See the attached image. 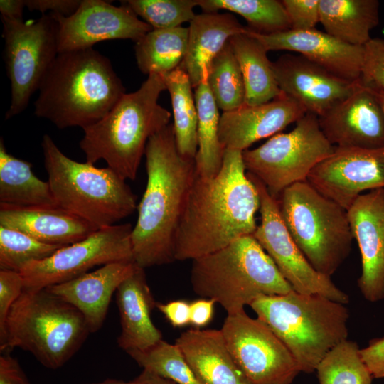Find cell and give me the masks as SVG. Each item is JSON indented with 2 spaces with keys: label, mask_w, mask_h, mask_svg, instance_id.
<instances>
[{
  "label": "cell",
  "mask_w": 384,
  "mask_h": 384,
  "mask_svg": "<svg viewBox=\"0 0 384 384\" xmlns=\"http://www.w3.org/2000/svg\"><path fill=\"white\" fill-rule=\"evenodd\" d=\"M190 281L196 294L215 300L227 315L244 311L259 297L294 290L252 235L193 260Z\"/></svg>",
  "instance_id": "8992f818"
},
{
  "label": "cell",
  "mask_w": 384,
  "mask_h": 384,
  "mask_svg": "<svg viewBox=\"0 0 384 384\" xmlns=\"http://www.w3.org/2000/svg\"><path fill=\"white\" fill-rule=\"evenodd\" d=\"M207 75V74H206ZM198 111V150L195 157L196 173L203 177L216 176L222 166L225 149L219 140L218 107L206 80L195 88Z\"/></svg>",
  "instance_id": "4dcf8cb0"
},
{
  "label": "cell",
  "mask_w": 384,
  "mask_h": 384,
  "mask_svg": "<svg viewBox=\"0 0 384 384\" xmlns=\"http://www.w3.org/2000/svg\"><path fill=\"white\" fill-rule=\"evenodd\" d=\"M250 306L284 343L300 371L312 373L323 358L347 339L349 312L345 304L294 290L261 296Z\"/></svg>",
  "instance_id": "5b68a950"
},
{
  "label": "cell",
  "mask_w": 384,
  "mask_h": 384,
  "mask_svg": "<svg viewBox=\"0 0 384 384\" xmlns=\"http://www.w3.org/2000/svg\"><path fill=\"white\" fill-rule=\"evenodd\" d=\"M358 344L346 339L333 348L316 368L319 384H372Z\"/></svg>",
  "instance_id": "e575fe53"
},
{
  "label": "cell",
  "mask_w": 384,
  "mask_h": 384,
  "mask_svg": "<svg viewBox=\"0 0 384 384\" xmlns=\"http://www.w3.org/2000/svg\"><path fill=\"white\" fill-rule=\"evenodd\" d=\"M363 47L360 82L370 89L384 90V39L372 38Z\"/></svg>",
  "instance_id": "f35d334b"
},
{
  "label": "cell",
  "mask_w": 384,
  "mask_h": 384,
  "mask_svg": "<svg viewBox=\"0 0 384 384\" xmlns=\"http://www.w3.org/2000/svg\"><path fill=\"white\" fill-rule=\"evenodd\" d=\"M58 22V53L87 49L107 40L135 43L153 28L126 5L102 0H82L71 16L53 14Z\"/></svg>",
  "instance_id": "2e32d148"
},
{
  "label": "cell",
  "mask_w": 384,
  "mask_h": 384,
  "mask_svg": "<svg viewBox=\"0 0 384 384\" xmlns=\"http://www.w3.org/2000/svg\"><path fill=\"white\" fill-rule=\"evenodd\" d=\"M239 64L245 87V103L257 105L270 102L282 91L277 82L267 50L247 28L229 39Z\"/></svg>",
  "instance_id": "83f0119b"
},
{
  "label": "cell",
  "mask_w": 384,
  "mask_h": 384,
  "mask_svg": "<svg viewBox=\"0 0 384 384\" xmlns=\"http://www.w3.org/2000/svg\"><path fill=\"white\" fill-rule=\"evenodd\" d=\"M132 383L133 384H176L171 380L145 369L132 380Z\"/></svg>",
  "instance_id": "c3c4849f"
},
{
  "label": "cell",
  "mask_w": 384,
  "mask_h": 384,
  "mask_svg": "<svg viewBox=\"0 0 384 384\" xmlns=\"http://www.w3.org/2000/svg\"><path fill=\"white\" fill-rule=\"evenodd\" d=\"M175 343L203 384H250L233 358L221 329H191Z\"/></svg>",
  "instance_id": "d4e9b609"
},
{
  "label": "cell",
  "mask_w": 384,
  "mask_h": 384,
  "mask_svg": "<svg viewBox=\"0 0 384 384\" xmlns=\"http://www.w3.org/2000/svg\"><path fill=\"white\" fill-rule=\"evenodd\" d=\"M127 353L144 369L176 384H203L176 343L161 339L148 348Z\"/></svg>",
  "instance_id": "d590c367"
},
{
  "label": "cell",
  "mask_w": 384,
  "mask_h": 384,
  "mask_svg": "<svg viewBox=\"0 0 384 384\" xmlns=\"http://www.w3.org/2000/svg\"><path fill=\"white\" fill-rule=\"evenodd\" d=\"M166 90L150 74L135 92L125 93L100 121L83 129L80 147L86 161L104 160L123 179L134 180L150 137L170 124L171 113L158 100Z\"/></svg>",
  "instance_id": "277c9868"
},
{
  "label": "cell",
  "mask_w": 384,
  "mask_h": 384,
  "mask_svg": "<svg viewBox=\"0 0 384 384\" xmlns=\"http://www.w3.org/2000/svg\"><path fill=\"white\" fill-rule=\"evenodd\" d=\"M318 119L322 132L336 147H384V110L373 91L360 80L349 96Z\"/></svg>",
  "instance_id": "ac0fdd59"
},
{
  "label": "cell",
  "mask_w": 384,
  "mask_h": 384,
  "mask_svg": "<svg viewBox=\"0 0 384 384\" xmlns=\"http://www.w3.org/2000/svg\"><path fill=\"white\" fill-rule=\"evenodd\" d=\"M63 247L0 225V269L19 272L27 264L43 260Z\"/></svg>",
  "instance_id": "8d00e7d4"
},
{
  "label": "cell",
  "mask_w": 384,
  "mask_h": 384,
  "mask_svg": "<svg viewBox=\"0 0 384 384\" xmlns=\"http://www.w3.org/2000/svg\"><path fill=\"white\" fill-rule=\"evenodd\" d=\"M132 229L130 223L102 228L43 260L27 264L19 272L24 288H46L78 277L95 266L134 262Z\"/></svg>",
  "instance_id": "7c38bea8"
},
{
  "label": "cell",
  "mask_w": 384,
  "mask_h": 384,
  "mask_svg": "<svg viewBox=\"0 0 384 384\" xmlns=\"http://www.w3.org/2000/svg\"><path fill=\"white\" fill-rule=\"evenodd\" d=\"M174 327H183L190 324V303L185 300H174L167 303H156V306Z\"/></svg>",
  "instance_id": "ee69618b"
},
{
  "label": "cell",
  "mask_w": 384,
  "mask_h": 384,
  "mask_svg": "<svg viewBox=\"0 0 384 384\" xmlns=\"http://www.w3.org/2000/svg\"><path fill=\"white\" fill-rule=\"evenodd\" d=\"M124 94L110 60L98 51L59 53L39 86L34 114L58 129H84L102 119Z\"/></svg>",
  "instance_id": "3957f363"
},
{
  "label": "cell",
  "mask_w": 384,
  "mask_h": 384,
  "mask_svg": "<svg viewBox=\"0 0 384 384\" xmlns=\"http://www.w3.org/2000/svg\"><path fill=\"white\" fill-rule=\"evenodd\" d=\"M93 384H133V383H132V380L129 382H125L123 380L109 379V380H106L102 382H100V383H93Z\"/></svg>",
  "instance_id": "681fc988"
},
{
  "label": "cell",
  "mask_w": 384,
  "mask_h": 384,
  "mask_svg": "<svg viewBox=\"0 0 384 384\" xmlns=\"http://www.w3.org/2000/svg\"><path fill=\"white\" fill-rule=\"evenodd\" d=\"M374 94L376 95L377 98L378 99L380 103L381 104L383 110H384V90H373L371 89Z\"/></svg>",
  "instance_id": "f907efd6"
},
{
  "label": "cell",
  "mask_w": 384,
  "mask_h": 384,
  "mask_svg": "<svg viewBox=\"0 0 384 384\" xmlns=\"http://www.w3.org/2000/svg\"><path fill=\"white\" fill-rule=\"evenodd\" d=\"M307 181L346 210L366 191L384 188V147H336L319 163Z\"/></svg>",
  "instance_id": "9a60e30c"
},
{
  "label": "cell",
  "mask_w": 384,
  "mask_h": 384,
  "mask_svg": "<svg viewBox=\"0 0 384 384\" xmlns=\"http://www.w3.org/2000/svg\"><path fill=\"white\" fill-rule=\"evenodd\" d=\"M306 112L293 98L282 93L266 103L243 105L223 112L220 117L218 135L224 149L244 151L255 142L278 134Z\"/></svg>",
  "instance_id": "44dd1931"
},
{
  "label": "cell",
  "mask_w": 384,
  "mask_h": 384,
  "mask_svg": "<svg viewBox=\"0 0 384 384\" xmlns=\"http://www.w3.org/2000/svg\"><path fill=\"white\" fill-rule=\"evenodd\" d=\"M127 6L153 29H169L190 22L196 16L198 0H128Z\"/></svg>",
  "instance_id": "74e56055"
},
{
  "label": "cell",
  "mask_w": 384,
  "mask_h": 384,
  "mask_svg": "<svg viewBox=\"0 0 384 384\" xmlns=\"http://www.w3.org/2000/svg\"><path fill=\"white\" fill-rule=\"evenodd\" d=\"M90 334L75 306L47 288H24L9 313L0 348H22L55 370L73 356Z\"/></svg>",
  "instance_id": "52a82bcc"
},
{
  "label": "cell",
  "mask_w": 384,
  "mask_h": 384,
  "mask_svg": "<svg viewBox=\"0 0 384 384\" xmlns=\"http://www.w3.org/2000/svg\"><path fill=\"white\" fill-rule=\"evenodd\" d=\"M120 316L119 348L126 352L148 348L162 339L151 320L156 302L148 285L144 269L137 267L116 291Z\"/></svg>",
  "instance_id": "cb8c5ba5"
},
{
  "label": "cell",
  "mask_w": 384,
  "mask_h": 384,
  "mask_svg": "<svg viewBox=\"0 0 384 384\" xmlns=\"http://www.w3.org/2000/svg\"><path fill=\"white\" fill-rule=\"evenodd\" d=\"M162 76L171 97L178 149L184 157L195 159L198 150V111L191 82L179 67Z\"/></svg>",
  "instance_id": "1f68e13d"
},
{
  "label": "cell",
  "mask_w": 384,
  "mask_h": 384,
  "mask_svg": "<svg viewBox=\"0 0 384 384\" xmlns=\"http://www.w3.org/2000/svg\"><path fill=\"white\" fill-rule=\"evenodd\" d=\"M26 7L31 11H38L42 14H49L63 17L71 16L79 7L80 0H24Z\"/></svg>",
  "instance_id": "7bdbcfd3"
},
{
  "label": "cell",
  "mask_w": 384,
  "mask_h": 384,
  "mask_svg": "<svg viewBox=\"0 0 384 384\" xmlns=\"http://www.w3.org/2000/svg\"><path fill=\"white\" fill-rule=\"evenodd\" d=\"M379 6L378 0H319V22L336 39L363 47L379 23Z\"/></svg>",
  "instance_id": "4316f807"
},
{
  "label": "cell",
  "mask_w": 384,
  "mask_h": 384,
  "mask_svg": "<svg viewBox=\"0 0 384 384\" xmlns=\"http://www.w3.org/2000/svg\"><path fill=\"white\" fill-rule=\"evenodd\" d=\"M247 31L267 51L294 52L341 78L360 80L364 47L351 46L316 28L290 29L269 35L255 33L248 28Z\"/></svg>",
  "instance_id": "ffe728a7"
},
{
  "label": "cell",
  "mask_w": 384,
  "mask_h": 384,
  "mask_svg": "<svg viewBox=\"0 0 384 384\" xmlns=\"http://www.w3.org/2000/svg\"><path fill=\"white\" fill-rule=\"evenodd\" d=\"M206 80L218 108L223 112L245 105V83L229 41L212 60Z\"/></svg>",
  "instance_id": "836d02e7"
},
{
  "label": "cell",
  "mask_w": 384,
  "mask_h": 384,
  "mask_svg": "<svg viewBox=\"0 0 384 384\" xmlns=\"http://www.w3.org/2000/svg\"><path fill=\"white\" fill-rule=\"evenodd\" d=\"M0 204L18 207L58 206L48 181L38 178L32 164L7 152L0 139Z\"/></svg>",
  "instance_id": "f1b7e54d"
},
{
  "label": "cell",
  "mask_w": 384,
  "mask_h": 384,
  "mask_svg": "<svg viewBox=\"0 0 384 384\" xmlns=\"http://www.w3.org/2000/svg\"><path fill=\"white\" fill-rule=\"evenodd\" d=\"M144 155L147 183L131 236L134 261L144 269L175 261L174 235L196 174L195 159L178 149L173 124L150 137Z\"/></svg>",
  "instance_id": "7a4b0ae2"
},
{
  "label": "cell",
  "mask_w": 384,
  "mask_h": 384,
  "mask_svg": "<svg viewBox=\"0 0 384 384\" xmlns=\"http://www.w3.org/2000/svg\"><path fill=\"white\" fill-rule=\"evenodd\" d=\"M272 66L280 90L318 117L349 96L359 82L341 78L299 54H284Z\"/></svg>",
  "instance_id": "e0dca14e"
},
{
  "label": "cell",
  "mask_w": 384,
  "mask_h": 384,
  "mask_svg": "<svg viewBox=\"0 0 384 384\" xmlns=\"http://www.w3.org/2000/svg\"><path fill=\"white\" fill-rule=\"evenodd\" d=\"M26 7L24 0H1V17L10 19H23V10Z\"/></svg>",
  "instance_id": "7dc6e473"
},
{
  "label": "cell",
  "mask_w": 384,
  "mask_h": 384,
  "mask_svg": "<svg viewBox=\"0 0 384 384\" xmlns=\"http://www.w3.org/2000/svg\"><path fill=\"white\" fill-rule=\"evenodd\" d=\"M227 346L250 384H291L300 369L293 356L261 320L244 311L227 315L222 328Z\"/></svg>",
  "instance_id": "5bb4252c"
},
{
  "label": "cell",
  "mask_w": 384,
  "mask_h": 384,
  "mask_svg": "<svg viewBox=\"0 0 384 384\" xmlns=\"http://www.w3.org/2000/svg\"><path fill=\"white\" fill-rule=\"evenodd\" d=\"M205 13L225 9L242 16L248 28L264 35L291 29L290 22L282 3L278 0H198Z\"/></svg>",
  "instance_id": "d6a6232c"
},
{
  "label": "cell",
  "mask_w": 384,
  "mask_h": 384,
  "mask_svg": "<svg viewBox=\"0 0 384 384\" xmlns=\"http://www.w3.org/2000/svg\"><path fill=\"white\" fill-rule=\"evenodd\" d=\"M291 29H314L320 21L319 0H282Z\"/></svg>",
  "instance_id": "ab89813d"
},
{
  "label": "cell",
  "mask_w": 384,
  "mask_h": 384,
  "mask_svg": "<svg viewBox=\"0 0 384 384\" xmlns=\"http://www.w3.org/2000/svg\"><path fill=\"white\" fill-rule=\"evenodd\" d=\"M23 289V280L18 272L0 270V338L4 334L9 313Z\"/></svg>",
  "instance_id": "60d3db41"
},
{
  "label": "cell",
  "mask_w": 384,
  "mask_h": 384,
  "mask_svg": "<svg viewBox=\"0 0 384 384\" xmlns=\"http://www.w3.org/2000/svg\"><path fill=\"white\" fill-rule=\"evenodd\" d=\"M136 267L134 262H112L46 288L75 306L84 316L90 333H93L102 327L112 294Z\"/></svg>",
  "instance_id": "7402d4cb"
},
{
  "label": "cell",
  "mask_w": 384,
  "mask_h": 384,
  "mask_svg": "<svg viewBox=\"0 0 384 384\" xmlns=\"http://www.w3.org/2000/svg\"><path fill=\"white\" fill-rule=\"evenodd\" d=\"M4 56L11 82V104L5 119L23 112L58 54V22L51 14L36 19L1 17Z\"/></svg>",
  "instance_id": "8fae6325"
},
{
  "label": "cell",
  "mask_w": 384,
  "mask_h": 384,
  "mask_svg": "<svg viewBox=\"0 0 384 384\" xmlns=\"http://www.w3.org/2000/svg\"><path fill=\"white\" fill-rule=\"evenodd\" d=\"M0 384H30L18 361L8 353L0 356Z\"/></svg>",
  "instance_id": "f6af8a7d"
},
{
  "label": "cell",
  "mask_w": 384,
  "mask_h": 384,
  "mask_svg": "<svg viewBox=\"0 0 384 384\" xmlns=\"http://www.w3.org/2000/svg\"><path fill=\"white\" fill-rule=\"evenodd\" d=\"M277 200L299 250L318 272L331 277L351 250L353 236L347 210L308 181L289 186Z\"/></svg>",
  "instance_id": "9c48e42d"
},
{
  "label": "cell",
  "mask_w": 384,
  "mask_h": 384,
  "mask_svg": "<svg viewBox=\"0 0 384 384\" xmlns=\"http://www.w3.org/2000/svg\"><path fill=\"white\" fill-rule=\"evenodd\" d=\"M48 181L58 206L97 229L116 225L137 208V196L109 167L65 156L48 134L41 141Z\"/></svg>",
  "instance_id": "ba28073f"
},
{
  "label": "cell",
  "mask_w": 384,
  "mask_h": 384,
  "mask_svg": "<svg viewBox=\"0 0 384 384\" xmlns=\"http://www.w3.org/2000/svg\"><path fill=\"white\" fill-rule=\"evenodd\" d=\"M246 29L231 14H196L189 22L187 50L179 66L188 74L193 88L205 78L212 60L229 39Z\"/></svg>",
  "instance_id": "484cf974"
},
{
  "label": "cell",
  "mask_w": 384,
  "mask_h": 384,
  "mask_svg": "<svg viewBox=\"0 0 384 384\" xmlns=\"http://www.w3.org/2000/svg\"><path fill=\"white\" fill-rule=\"evenodd\" d=\"M245 171L242 151L225 149L216 176L195 174L174 235L175 260H193L254 233L260 198Z\"/></svg>",
  "instance_id": "6da1fadb"
},
{
  "label": "cell",
  "mask_w": 384,
  "mask_h": 384,
  "mask_svg": "<svg viewBox=\"0 0 384 384\" xmlns=\"http://www.w3.org/2000/svg\"><path fill=\"white\" fill-rule=\"evenodd\" d=\"M188 27L152 29L136 42L135 58L144 74L164 75L181 64L187 50Z\"/></svg>",
  "instance_id": "f546056e"
},
{
  "label": "cell",
  "mask_w": 384,
  "mask_h": 384,
  "mask_svg": "<svg viewBox=\"0 0 384 384\" xmlns=\"http://www.w3.org/2000/svg\"><path fill=\"white\" fill-rule=\"evenodd\" d=\"M215 301L209 298H202L190 303V324L196 328L206 326L212 320L214 314Z\"/></svg>",
  "instance_id": "bcb514c9"
},
{
  "label": "cell",
  "mask_w": 384,
  "mask_h": 384,
  "mask_svg": "<svg viewBox=\"0 0 384 384\" xmlns=\"http://www.w3.org/2000/svg\"><path fill=\"white\" fill-rule=\"evenodd\" d=\"M334 149L318 117L306 113L291 132L274 134L259 147L242 151V159L247 172L277 199L289 186L307 181L312 169Z\"/></svg>",
  "instance_id": "30bf717a"
},
{
  "label": "cell",
  "mask_w": 384,
  "mask_h": 384,
  "mask_svg": "<svg viewBox=\"0 0 384 384\" xmlns=\"http://www.w3.org/2000/svg\"><path fill=\"white\" fill-rule=\"evenodd\" d=\"M360 353L373 378H384V337L370 340Z\"/></svg>",
  "instance_id": "b9f144b4"
},
{
  "label": "cell",
  "mask_w": 384,
  "mask_h": 384,
  "mask_svg": "<svg viewBox=\"0 0 384 384\" xmlns=\"http://www.w3.org/2000/svg\"><path fill=\"white\" fill-rule=\"evenodd\" d=\"M0 225L21 231L43 243L60 246L80 241L98 230L59 206L0 204Z\"/></svg>",
  "instance_id": "603a6c76"
},
{
  "label": "cell",
  "mask_w": 384,
  "mask_h": 384,
  "mask_svg": "<svg viewBox=\"0 0 384 384\" xmlns=\"http://www.w3.org/2000/svg\"><path fill=\"white\" fill-rule=\"evenodd\" d=\"M257 188L261 222L252 235L297 292L319 294L346 304L347 294L331 278L318 272L309 262L289 234L280 214L277 200L255 176L247 172Z\"/></svg>",
  "instance_id": "4fadbf2b"
},
{
  "label": "cell",
  "mask_w": 384,
  "mask_h": 384,
  "mask_svg": "<svg viewBox=\"0 0 384 384\" xmlns=\"http://www.w3.org/2000/svg\"><path fill=\"white\" fill-rule=\"evenodd\" d=\"M353 239L361 256L358 286L364 298L384 299V188L358 196L347 210Z\"/></svg>",
  "instance_id": "d6986e66"
}]
</instances>
